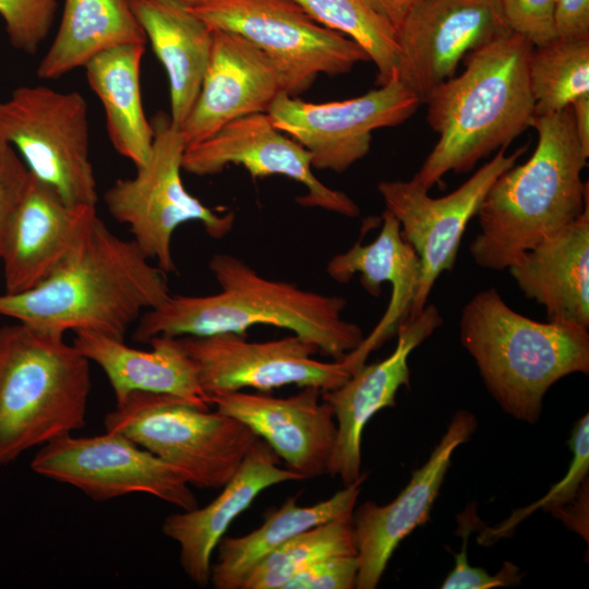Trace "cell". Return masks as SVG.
Instances as JSON below:
<instances>
[{
  "mask_svg": "<svg viewBox=\"0 0 589 589\" xmlns=\"http://www.w3.org/2000/svg\"><path fill=\"white\" fill-rule=\"evenodd\" d=\"M208 268L220 291L205 296L169 294L145 311L132 334L147 344L160 335H247L254 325L289 329L315 345L323 354L342 360L363 340L359 325L342 317L345 298L304 290L294 284L266 278L243 260L216 253Z\"/></svg>",
  "mask_w": 589,
  "mask_h": 589,
  "instance_id": "6da1fadb",
  "label": "cell"
},
{
  "mask_svg": "<svg viewBox=\"0 0 589 589\" xmlns=\"http://www.w3.org/2000/svg\"><path fill=\"white\" fill-rule=\"evenodd\" d=\"M149 261L97 216L63 267L29 290L0 293V315L63 335L91 330L124 340L141 315L170 294L165 272Z\"/></svg>",
  "mask_w": 589,
  "mask_h": 589,
  "instance_id": "7a4b0ae2",
  "label": "cell"
},
{
  "mask_svg": "<svg viewBox=\"0 0 589 589\" xmlns=\"http://www.w3.org/2000/svg\"><path fill=\"white\" fill-rule=\"evenodd\" d=\"M532 45L504 35L466 56L465 70L425 100L438 140L413 178L430 190L449 171H470L531 127L534 101L528 79Z\"/></svg>",
  "mask_w": 589,
  "mask_h": 589,
  "instance_id": "3957f363",
  "label": "cell"
},
{
  "mask_svg": "<svg viewBox=\"0 0 589 589\" xmlns=\"http://www.w3.org/2000/svg\"><path fill=\"white\" fill-rule=\"evenodd\" d=\"M538 143L530 158L502 173L477 213L469 245L482 268L507 269L526 251L575 221L589 206L581 171L588 154L577 139L570 106L534 116Z\"/></svg>",
  "mask_w": 589,
  "mask_h": 589,
  "instance_id": "277c9868",
  "label": "cell"
},
{
  "mask_svg": "<svg viewBox=\"0 0 589 589\" xmlns=\"http://www.w3.org/2000/svg\"><path fill=\"white\" fill-rule=\"evenodd\" d=\"M460 341L501 408L534 423L548 389L573 373L589 372L588 329L538 322L513 310L495 288L462 308Z\"/></svg>",
  "mask_w": 589,
  "mask_h": 589,
  "instance_id": "5b68a950",
  "label": "cell"
},
{
  "mask_svg": "<svg viewBox=\"0 0 589 589\" xmlns=\"http://www.w3.org/2000/svg\"><path fill=\"white\" fill-rule=\"evenodd\" d=\"M89 360L64 335L0 326V468L85 426Z\"/></svg>",
  "mask_w": 589,
  "mask_h": 589,
  "instance_id": "8992f818",
  "label": "cell"
},
{
  "mask_svg": "<svg viewBox=\"0 0 589 589\" xmlns=\"http://www.w3.org/2000/svg\"><path fill=\"white\" fill-rule=\"evenodd\" d=\"M119 432L179 469L190 485L221 489L260 438L235 417L167 394L132 392L105 416Z\"/></svg>",
  "mask_w": 589,
  "mask_h": 589,
  "instance_id": "52a82bcc",
  "label": "cell"
},
{
  "mask_svg": "<svg viewBox=\"0 0 589 589\" xmlns=\"http://www.w3.org/2000/svg\"><path fill=\"white\" fill-rule=\"evenodd\" d=\"M187 8L213 31L235 33L260 49L290 96L308 91L320 74H345L370 60L357 43L318 24L292 0H203Z\"/></svg>",
  "mask_w": 589,
  "mask_h": 589,
  "instance_id": "ba28073f",
  "label": "cell"
},
{
  "mask_svg": "<svg viewBox=\"0 0 589 589\" xmlns=\"http://www.w3.org/2000/svg\"><path fill=\"white\" fill-rule=\"evenodd\" d=\"M154 141L147 163L132 178L118 179L104 194L112 218L129 227L132 239L165 273L176 269L171 243L176 229L200 221L215 239L233 228L232 212L218 214L190 194L181 178L187 142L181 129L159 113L152 122Z\"/></svg>",
  "mask_w": 589,
  "mask_h": 589,
  "instance_id": "9c48e42d",
  "label": "cell"
},
{
  "mask_svg": "<svg viewBox=\"0 0 589 589\" xmlns=\"http://www.w3.org/2000/svg\"><path fill=\"white\" fill-rule=\"evenodd\" d=\"M0 137L69 205L95 206L87 104L77 92L21 86L0 101Z\"/></svg>",
  "mask_w": 589,
  "mask_h": 589,
  "instance_id": "30bf717a",
  "label": "cell"
},
{
  "mask_svg": "<svg viewBox=\"0 0 589 589\" xmlns=\"http://www.w3.org/2000/svg\"><path fill=\"white\" fill-rule=\"evenodd\" d=\"M31 468L98 502L147 493L181 510L199 506L179 469L119 432L80 437L64 434L40 446Z\"/></svg>",
  "mask_w": 589,
  "mask_h": 589,
  "instance_id": "8fae6325",
  "label": "cell"
},
{
  "mask_svg": "<svg viewBox=\"0 0 589 589\" xmlns=\"http://www.w3.org/2000/svg\"><path fill=\"white\" fill-rule=\"evenodd\" d=\"M526 151L506 154L500 148L453 192L431 197L413 177L410 180H383L377 184L385 209L400 225V233L416 251L421 266L420 283L409 317L428 303L431 290L444 272L453 269L461 238L495 180L512 168Z\"/></svg>",
  "mask_w": 589,
  "mask_h": 589,
  "instance_id": "7c38bea8",
  "label": "cell"
},
{
  "mask_svg": "<svg viewBox=\"0 0 589 589\" xmlns=\"http://www.w3.org/2000/svg\"><path fill=\"white\" fill-rule=\"evenodd\" d=\"M421 104L395 79L364 95L320 104L281 92L266 112L309 152L313 168L342 172L369 153L374 130L405 122Z\"/></svg>",
  "mask_w": 589,
  "mask_h": 589,
  "instance_id": "4fadbf2b",
  "label": "cell"
},
{
  "mask_svg": "<svg viewBox=\"0 0 589 589\" xmlns=\"http://www.w3.org/2000/svg\"><path fill=\"white\" fill-rule=\"evenodd\" d=\"M179 338L207 397L244 388L266 393L287 385L325 392L352 375L344 359H314L317 347L294 334L267 341H249L236 333Z\"/></svg>",
  "mask_w": 589,
  "mask_h": 589,
  "instance_id": "5bb4252c",
  "label": "cell"
},
{
  "mask_svg": "<svg viewBox=\"0 0 589 589\" xmlns=\"http://www.w3.org/2000/svg\"><path fill=\"white\" fill-rule=\"evenodd\" d=\"M510 33L496 0H423L397 29V79L425 103L464 57Z\"/></svg>",
  "mask_w": 589,
  "mask_h": 589,
  "instance_id": "9a60e30c",
  "label": "cell"
},
{
  "mask_svg": "<svg viewBox=\"0 0 589 589\" xmlns=\"http://www.w3.org/2000/svg\"><path fill=\"white\" fill-rule=\"evenodd\" d=\"M230 164L243 166L252 178L279 175L305 187L296 201L346 217H357L360 208L340 190L325 185L313 172L309 152L272 122L267 112L240 117L207 139L187 146L182 169L195 176L219 173Z\"/></svg>",
  "mask_w": 589,
  "mask_h": 589,
  "instance_id": "2e32d148",
  "label": "cell"
},
{
  "mask_svg": "<svg viewBox=\"0 0 589 589\" xmlns=\"http://www.w3.org/2000/svg\"><path fill=\"white\" fill-rule=\"evenodd\" d=\"M95 206L69 205L31 173L0 248L7 293L29 290L69 263L84 245Z\"/></svg>",
  "mask_w": 589,
  "mask_h": 589,
  "instance_id": "e0dca14e",
  "label": "cell"
},
{
  "mask_svg": "<svg viewBox=\"0 0 589 589\" xmlns=\"http://www.w3.org/2000/svg\"><path fill=\"white\" fill-rule=\"evenodd\" d=\"M443 324L438 309L426 303L397 329L395 350L384 360L363 364L339 387L322 392L334 411L337 425L328 470L344 485L361 476V438L369 420L380 410L395 406L401 386L409 387L408 357Z\"/></svg>",
  "mask_w": 589,
  "mask_h": 589,
  "instance_id": "ac0fdd59",
  "label": "cell"
},
{
  "mask_svg": "<svg viewBox=\"0 0 589 589\" xmlns=\"http://www.w3.org/2000/svg\"><path fill=\"white\" fill-rule=\"evenodd\" d=\"M476 426L471 412L457 411L426 462L412 472L408 484L390 503L378 505L369 501L353 512L359 562L357 589L376 588L399 543L429 519L454 450L471 436Z\"/></svg>",
  "mask_w": 589,
  "mask_h": 589,
  "instance_id": "d6986e66",
  "label": "cell"
},
{
  "mask_svg": "<svg viewBox=\"0 0 589 589\" xmlns=\"http://www.w3.org/2000/svg\"><path fill=\"white\" fill-rule=\"evenodd\" d=\"M208 400L248 425L303 480L327 473L337 425L321 389L302 387L289 397L235 390L211 395Z\"/></svg>",
  "mask_w": 589,
  "mask_h": 589,
  "instance_id": "ffe728a7",
  "label": "cell"
},
{
  "mask_svg": "<svg viewBox=\"0 0 589 589\" xmlns=\"http://www.w3.org/2000/svg\"><path fill=\"white\" fill-rule=\"evenodd\" d=\"M281 92L276 68L260 49L235 33L214 31L200 93L181 127L187 146L240 117L266 112Z\"/></svg>",
  "mask_w": 589,
  "mask_h": 589,
  "instance_id": "44dd1931",
  "label": "cell"
},
{
  "mask_svg": "<svg viewBox=\"0 0 589 589\" xmlns=\"http://www.w3.org/2000/svg\"><path fill=\"white\" fill-rule=\"evenodd\" d=\"M279 457L259 438L237 472L206 506L168 515L163 533L179 545L180 565L196 586L211 582L212 555L230 524L256 496L272 485L303 480L300 474L278 466Z\"/></svg>",
  "mask_w": 589,
  "mask_h": 589,
  "instance_id": "7402d4cb",
  "label": "cell"
},
{
  "mask_svg": "<svg viewBox=\"0 0 589 589\" xmlns=\"http://www.w3.org/2000/svg\"><path fill=\"white\" fill-rule=\"evenodd\" d=\"M326 272L340 284L349 283L359 273L362 287L373 297L380 296L383 283H388L392 288L382 318L344 358L354 373L365 364L372 351L396 335L400 324L409 317L420 283V261L413 248L404 240L396 217L385 209L377 237L366 244L359 240L347 251L334 255L326 265Z\"/></svg>",
  "mask_w": 589,
  "mask_h": 589,
  "instance_id": "603a6c76",
  "label": "cell"
},
{
  "mask_svg": "<svg viewBox=\"0 0 589 589\" xmlns=\"http://www.w3.org/2000/svg\"><path fill=\"white\" fill-rule=\"evenodd\" d=\"M549 322L589 328V206L572 224L522 253L507 268Z\"/></svg>",
  "mask_w": 589,
  "mask_h": 589,
  "instance_id": "cb8c5ba5",
  "label": "cell"
},
{
  "mask_svg": "<svg viewBox=\"0 0 589 589\" xmlns=\"http://www.w3.org/2000/svg\"><path fill=\"white\" fill-rule=\"evenodd\" d=\"M74 334L73 346L104 371L116 402L132 392H151L181 398L200 409H211L195 365L179 337L156 336L147 342L149 350H141L125 345L124 340L91 330Z\"/></svg>",
  "mask_w": 589,
  "mask_h": 589,
  "instance_id": "d4e9b609",
  "label": "cell"
},
{
  "mask_svg": "<svg viewBox=\"0 0 589 589\" xmlns=\"http://www.w3.org/2000/svg\"><path fill=\"white\" fill-rule=\"evenodd\" d=\"M153 50L164 65L170 95V121L181 129L200 93L214 31L187 5L172 0H129Z\"/></svg>",
  "mask_w": 589,
  "mask_h": 589,
  "instance_id": "484cf974",
  "label": "cell"
},
{
  "mask_svg": "<svg viewBox=\"0 0 589 589\" xmlns=\"http://www.w3.org/2000/svg\"><path fill=\"white\" fill-rule=\"evenodd\" d=\"M365 473L330 497L301 506L290 496L279 508L265 515L264 522L241 537H223L218 560L212 566L211 582L216 589H242L251 570L269 553L294 536L334 518L353 514Z\"/></svg>",
  "mask_w": 589,
  "mask_h": 589,
  "instance_id": "4316f807",
  "label": "cell"
},
{
  "mask_svg": "<svg viewBox=\"0 0 589 589\" xmlns=\"http://www.w3.org/2000/svg\"><path fill=\"white\" fill-rule=\"evenodd\" d=\"M145 45L109 49L85 64L88 85L99 98L113 148L135 168L152 152L154 128L145 116L141 96V64Z\"/></svg>",
  "mask_w": 589,
  "mask_h": 589,
  "instance_id": "83f0119b",
  "label": "cell"
},
{
  "mask_svg": "<svg viewBox=\"0 0 589 589\" xmlns=\"http://www.w3.org/2000/svg\"><path fill=\"white\" fill-rule=\"evenodd\" d=\"M146 40L129 0H64L58 32L36 73L58 79L101 52Z\"/></svg>",
  "mask_w": 589,
  "mask_h": 589,
  "instance_id": "f1b7e54d",
  "label": "cell"
},
{
  "mask_svg": "<svg viewBox=\"0 0 589 589\" xmlns=\"http://www.w3.org/2000/svg\"><path fill=\"white\" fill-rule=\"evenodd\" d=\"M528 79L534 116L551 115L589 94V37L555 38L532 47Z\"/></svg>",
  "mask_w": 589,
  "mask_h": 589,
  "instance_id": "f546056e",
  "label": "cell"
},
{
  "mask_svg": "<svg viewBox=\"0 0 589 589\" xmlns=\"http://www.w3.org/2000/svg\"><path fill=\"white\" fill-rule=\"evenodd\" d=\"M353 514L314 526L269 553L248 575L242 589H284L314 563L336 555H357Z\"/></svg>",
  "mask_w": 589,
  "mask_h": 589,
  "instance_id": "4dcf8cb0",
  "label": "cell"
},
{
  "mask_svg": "<svg viewBox=\"0 0 589 589\" xmlns=\"http://www.w3.org/2000/svg\"><path fill=\"white\" fill-rule=\"evenodd\" d=\"M318 24L357 43L377 69V84L398 76L400 50L396 29L365 0H292Z\"/></svg>",
  "mask_w": 589,
  "mask_h": 589,
  "instance_id": "1f68e13d",
  "label": "cell"
},
{
  "mask_svg": "<svg viewBox=\"0 0 589 589\" xmlns=\"http://www.w3.org/2000/svg\"><path fill=\"white\" fill-rule=\"evenodd\" d=\"M573 459L568 471L562 480L555 483L551 490L531 505L515 510L506 520L482 532L481 543L490 544L498 538L512 533L515 527L537 509L553 512L570 502L579 492L582 484L588 480L589 471V416L586 413L576 423L569 441Z\"/></svg>",
  "mask_w": 589,
  "mask_h": 589,
  "instance_id": "d6a6232c",
  "label": "cell"
},
{
  "mask_svg": "<svg viewBox=\"0 0 589 589\" xmlns=\"http://www.w3.org/2000/svg\"><path fill=\"white\" fill-rule=\"evenodd\" d=\"M57 0H0L10 44L33 55L46 39L53 23Z\"/></svg>",
  "mask_w": 589,
  "mask_h": 589,
  "instance_id": "836d02e7",
  "label": "cell"
},
{
  "mask_svg": "<svg viewBox=\"0 0 589 589\" xmlns=\"http://www.w3.org/2000/svg\"><path fill=\"white\" fill-rule=\"evenodd\" d=\"M509 29L540 47L557 38L555 0H496Z\"/></svg>",
  "mask_w": 589,
  "mask_h": 589,
  "instance_id": "e575fe53",
  "label": "cell"
},
{
  "mask_svg": "<svg viewBox=\"0 0 589 589\" xmlns=\"http://www.w3.org/2000/svg\"><path fill=\"white\" fill-rule=\"evenodd\" d=\"M358 570L357 555L329 556L298 573L284 589H352Z\"/></svg>",
  "mask_w": 589,
  "mask_h": 589,
  "instance_id": "d590c367",
  "label": "cell"
},
{
  "mask_svg": "<svg viewBox=\"0 0 589 589\" xmlns=\"http://www.w3.org/2000/svg\"><path fill=\"white\" fill-rule=\"evenodd\" d=\"M470 528L462 532V546L455 554V566L443 581V589H491L506 587L520 582L522 575L519 568L510 562H504L500 572L495 575L488 574L481 567L470 566L467 557V541Z\"/></svg>",
  "mask_w": 589,
  "mask_h": 589,
  "instance_id": "8d00e7d4",
  "label": "cell"
},
{
  "mask_svg": "<svg viewBox=\"0 0 589 589\" xmlns=\"http://www.w3.org/2000/svg\"><path fill=\"white\" fill-rule=\"evenodd\" d=\"M29 180L31 172L17 151L0 137V248L8 221Z\"/></svg>",
  "mask_w": 589,
  "mask_h": 589,
  "instance_id": "74e56055",
  "label": "cell"
},
{
  "mask_svg": "<svg viewBox=\"0 0 589 589\" xmlns=\"http://www.w3.org/2000/svg\"><path fill=\"white\" fill-rule=\"evenodd\" d=\"M555 31L558 38H588L589 0H555Z\"/></svg>",
  "mask_w": 589,
  "mask_h": 589,
  "instance_id": "f35d334b",
  "label": "cell"
},
{
  "mask_svg": "<svg viewBox=\"0 0 589 589\" xmlns=\"http://www.w3.org/2000/svg\"><path fill=\"white\" fill-rule=\"evenodd\" d=\"M588 492L587 480L570 502L552 512L553 516L579 533L586 542H588Z\"/></svg>",
  "mask_w": 589,
  "mask_h": 589,
  "instance_id": "ab89813d",
  "label": "cell"
},
{
  "mask_svg": "<svg viewBox=\"0 0 589 589\" xmlns=\"http://www.w3.org/2000/svg\"><path fill=\"white\" fill-rule=\"evenodd\" d=\"M397 32L409 12L423 0H365Z\"/></svg>",
  "mask_w": 589,
  "mask_h": 589,
  "instance_id": "60d3db41",
  "label": "cell"
},
{
  "mask_svg": "<svg viewBox=\"0 0 589 589\" xmlns=\"http://www.w3.org/2000/svg\"><path fill=\"white\" fill-rule=\"evenodd\" d=\"M570 108L577 139L584 152L589 155V94L578 97Z\"/></svg>",
  "mask_w": 589,
  "mask_h": 589,
  "instance_id": "b9f144b4",
  "label": "cell"
},
{
  "mask_svg": "<svg viewBox=\"0 0 589 589\" xmlns=\"http://www.w3.org/2000/svg\"><path fill=\"white\" fill-rule=\"evenodd\" d=\"M172 1L179 2V3L184 4V5L188 7V5H193L195 3H199V2H201L203 0H172Z\"/></svg>",
  "mask_w": 589,
  "mask_h": 589,
  "instance_id": "7bdbcfd3",
  "label": "cell"
}]
</instances>
